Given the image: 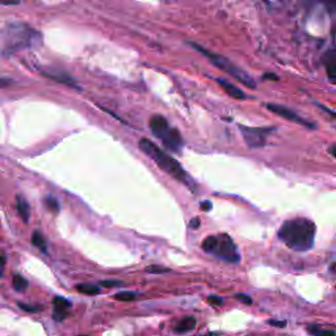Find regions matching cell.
Returning a JSON list of instances; mask_svg holds the SVG:
<instances>
[{
    "label": "cell",
    "mask_w": 336,
    "mask_h": 336,
    "mask_svg": "<svg viewBox=\"0 0 336 336\" xmlns=\"http://www.w3.org/2000/svg\"><path fill=\"white\" fill-rule=\"evenodd\" d=\"M76 290L83 294H87V296H96L100 293V286L92 284H79L76 286Z\"/></svg>",
    "instance_id": "14"
},
{
    "label": "cell",
    "mask_w": 336,
    "mask_h": 336,
    "mask_svg": "<svg viewBox=\"0 0 336 336\" xmlns=\"http://www.w3.org/2000/svg\"><path fill=\"white\" fill-rule=\"evenodd\" d=\"M32 243H33V246L40 248L42 252H46V240L40 231H34L33 235H32Z\"/></svg>",
    "instance_id": "15"
},
{
    "label": "cell",
    "mask_w": 336,
    "mask_h": 336,
    "mask_svg": "<svg viewBox=\"0 0 336 336\" xmlns=\"http://www.w3.org/2000/svg\"><path fill=\"white\" fill-rule=\"evenodd\" d=\"M239 129L250 148L263 147L267 142V137L273 130L272 128H248L242 125L239 126Z\"/></svg>",
    "instance_id": "7"
},
{
    "label": "cell",
    "mask_w": 336,
    "mask_h": 336,
    "mask_svg": "<svg viewBox=\"0 0 336 336\" xmlns=\"http://www.w3.org/2000/svg\"><path fill=\"white\" fill-rule=\"evenodd\" d=\"M201 209H202L203 211H209L211 209V202L210 201H203V202H201Z\"/></svg>",
    "instance_id": "29"
},
{
    "label": "cell",
    "mask_w": 336,
    "mask_h": 336,
    "mask_svg": "<svg viewBox=\"0 0 336 336\" xmlns=\"http://www.w3.org/2000/svg\"><path fill=\"white\" fill-rule=\"evenodd\" d=\"M21 0H0V4L3 5H17Z\"/></svg>",
    "instance_id": "28"
},
{
    "label": "cell",
    "mask_w": 336,
    "mask_h": 336,
    "mask_svg": "<svg viewBox=\"0 0 336 336\" xmlns=\"http://www.w3.org/2000/svg\"><path fill=\"white\" fill-rule=\"evenodd\" d=\"M53 305H54V310H66L71 306L70 301H67L66 298L62 297H56L53 299Z\"/></svg>",
    "instance_id": "17"
},
{
    "label": "cell",
    "mask_w": 336,
    "mask_h": 336,
    "mask_svg": "<svg viewBox=\"0 0 336 336\" xmlns=\"http://www.w3.org/2000/svg\"><path fill=\"white\" fill-rule=\"evenodd\" d=\"M16 207H17V211H19L20 217L24 222L29 221V203L26 202L25 199H22L21 196H17L16 200Z\"/></svg>",
    "instance_id": "12"
},
{
    "label": "cell",
    "mask_w": 336,
    "mask_h": 336,
    "mask_svg": "<svg viewBox=\"0 0 336 336\" xmlns=\"http://www.w3.org/2000/svg\"><path fill=\"white\" fill-rule=\"evenodd\" d=\"M67 311L66 310H54V313H53V318L56 319V321L61 322L63 321V319H66L67 318Z\"/></svg>",
    "instance_id": "24"
},
{
    "label": "cell",
    "mask_w": 336,
    "mask_h": 336,
    "mask_svg": "<svg viewBox=\"0 0 336 336\" xmlns=\"http://www.w3.org/2000/svg\"><path fill=\"white\" fill-rule=\"evenodd\" d=\"M4 267H5V259L3 256H0V277L3 276Z\"/></svg>",
    "instance_id": "31"
},
{
    "label": "cell",
    "mask_w": 336,
    "mask_h": 336,
    "mask_svg": "<svg viewBox=\"0 0 336 336\" xmlns=\"http://www.w3.org/2000/svg\"><path fill=\"white\" fill-rule=\"evenodd\" d=\"M307 331L313 336H336V333L334 330H323L318 325H309Z\"/></svg>",
    "instance_id": "13"
},
{
    "label": "cell",
    "mask_w": 336,
    "mask_h": 336,
    "mask_svg": "<svg viewBox=\"0 0 336 336\" xmlns=\"http://www.w3.org/2000/svg\"><path fill=\"white\" fill-rule=\"evenodd\" d=\"M206 336H217L215 334H210V335H206Z\"/></svg>",
    "instance_id": "36"
},
{
    "label": "cell",
    "mask_w": 336,
    "mask_h": 336,
    "mask_svg": "<svg viewBox=\"0 0 336 336\" xmlns=\"http://www.w3.org/2000/svg\"><path fill=\"white\" fill-rule=\"evenodd\" d=\"M135 293L132 292H120L115 294V299L117 301H122V302H130V301H134L135 299Z\"/></svg>",
    "instance_id": "18"
},
{
    "label": "cell",
    "mask_w": 336,
    "mask_h": 336,
    "mask_svg": "<svg viewBox=\"0 0 336 336\" xmlns=\"http://www.w3.org/2000/svg\"><path fill=\"white\" fill-rule=\"evenodd\" d=\"M193 46V48L196 49L197 52H200L201 54H203V56L206 57L207 60L210 61L214 66H217L219 70L225 71V72H227L229 75H231L233 78H235L237 80H239L240 83H243L244 85H247L248 88H256V83L255 80L250 76V75L246 72V71L243 70V68H240V67H238L237 65H234L231 61H229L226 57H222L219 56V54H215V53L213 52H209V50H206V49H203L202 46H200V45L197 44H191Z\"/></svg>",
    "instance_id": "5"
},
{
    "label": "cell",
    "mask_w": 336,
    "mask_h": 336,
    "mask_svg": "<svg viewBox=\"0 0 336 336\" xmlns=\"http://www.w3.org/2000/svg\"><path fill=\"white\" fill-rule=\"evenodd\" d=\"M314 222L306 218H294L285 221L278 230V238L294 251H307L314 246Z\"/></svg>",
    "instance_id": "1"
},
{
    "label": "cell",
    "mask_w": 336,
    "mask_h": 336,
    "mask_svg": "<svg viewBox=\"0 0 336 336\" xmlns=\"http://www.w3.org/2000/svg\"><path fill=\"white\" fill-rule=\"evenodd\" d=\"M146 272H147V273L160 274V273H166V272H170V269H168V268H166V267L151 266V267H147V268H146Z\"/></svg>",
    "instance_id": "20"
},
{
    "label": "cell",
    "mask_w": 336,
    "mask_h": 336,
    "mask_svg": "<svg viewBox=\"0 0 336 336\" xmlns=\"http://www.w3.org/2000/svg\"><path fill=\"white\" fill-rule=\"evenodd\" d=\"M330 3H333V4H335V5H336V0H333V1H330Z\"/></svg>",
    "instance_id": "35"
},
{
    "label": "cell",
    "mask_w": 336,
    "mask_h": 336,
    "mask_svg": "<svg viewBox=\"0 0 336 336\" xmlns=\"http://www.w3.org/2000/svg\"><path fill=\"white\" fill-rule=\"evenodd\" d=\"M217 83L222 87V89L225 91L229 96H231L233 99H237V100H244L246 99V93L242 91L240 88H238L237 85H234L233 83H230L229 80H226V79H222V78H217Z\"/></svg>",
    "instance_id": "9"
},
{
    "label": "cell",
    "mask_w": 336,
    "mask_h": 336,
    "mask_svg": "<svg viewBox=\"0 0 336 336\" xmlns=\"http://www.w3.org/2000/svg\"><path fill=\"white\" fill-rule=\"evenodd\" d=\"M323 65L327 71V76L331 80H336V50H329L323 56Z\"/></svg>",
    "instance_id": "10"
},
{
    "label": "cell",
    "mask_w": 336,
    "mask_h": 336,
    "mask_svg": "<svg viewBox=\"0 0 336 336\" xmlns=\"http://www.w3.org/2000/svg\"><path fill=\"white\" fill-rule=\"evenodd\" d=\"M122 284H124V282L119 280H104L100 282V285L104 286V288H116V286H120V285Z\"/></svg>",
    "instance_id": "22"
},
{
    "label": "cell",
    "mask_w": 336,
    "mask_h": 336,
    "mask_svg": "<svg viewBox=\"0 0 336 336\" xmlns=\"http://www.w3.org/2000/svg\"><path fill=\"white\" fill-rule=\"evenodd\" d=\"M191 227H192V229H199L200 227V219L199 218H193L192 221H191Z\"/></svg>",
    "instance_id": "30"
},
{
    "label": "cell",
    "mask_w": 336,
    "mask_h": 336,
    "mask_svg": "<svg viewBox=\"0 0 336 336\" xmlns=\"http://www.w3.org/2000/svg\"><path fill=\"white\" fill-rule=\"evenodd\" d=\"M330 154L336 158V146H331V147H330Z\"/></svg>",
    "instance_id": "34"
},
{
    "label": "cell",
    "mask_w": 336,
    "mask_h": 336,
    "mask_svg": "<svg viewBox=\"0 0 336 336\" xmlns=\"http://www.w3.org/2000/svg\"><path fill=\"white\" fill-rule=\"evenodd\" d=\"M20 309H22L24 311H28V313H38V311H42V306H37V305H26V303L19 302Z\"/></svg>",
    "instance_id": "21"
},
{
    "label": "cell",
    "mask_w": 336,
    "mask_h": 336,
    "mask_svg": "<svg viewBox=\"0 0 336 336\" xmlns=\"http://www.w3.org/2000/svg\"><path fill=\"white\" fill-rule=\"evenodd\" d=\"M268 325L282 329V327H285V326H286V322H285V321H276V319H269V321H268Z\"/></svg>",
    "instance_id": "26"
},
{
    "label": "cell",
    "mask_w": 336,
    "mask_h": 336,
    "mask_svg": "<svg viewBox=\"0 0 336 336\" xmlns=\"http://www.w3.org/2000/svg\"><path fill=\"white\" fill-rule=\"evenodd\" d=\"M202 250L209 254H214L225 262L238 263L240 260L239 254L237 252V246L227 234L205 238L202 242Z\"/></svg>",
    "instance_id": "6"
},
{
    "label": "cell",
    "mask_w": 336,
    "mask_h": 336,
    "mask_svg": "<svg viewBox=\"0 0 336 336\" xmlns=\"http://www.w3.org/2000/svg\"><path fill=\"white\" fill-rule=\"evenodd\" d=\"M235 298L238 299V301H240V302H243L244 305H252V298L250 296H247V294H243V293H238V294H235Z\"/></svg>",
    "instance_id": "23"
},
{
    "label": "cell",
    "mask_w": 336,
    "mask_h": 336,
    "mask_svg": "<svg viewBox=\"0 0 336 336\" xmlns=\"http://www.w3.org/2000/svg\"><path fill=\"white\" fill-rule=\"evenodd\" d=\"M207 301L211 303V305H214V306H222L223 305V299L221 298V297H215V296H211L207 298Z\"/></svg>",
    "instance_id": "25"
},
{
    "label": "cell",
    "mask_w": 336,
    "mask_h": 336,
    "mask_svg": "<svg viewBox=\"0 0 336 336\" xmlns=\"http://www.w3.org/2000/svg\"><path fill=\"white\" fill-rule=\"evenodd\" d=\"M150 129L156 138L162 140L164 147L172 152H180L183 150V138L178 130L171 128L168 121L163 116H154L150 120Z\"/></svg>",
    "instance_id": "4"
},
{
    "label": "cell",
    "mask_w": 336,
    "mask_h": 336,
    "mask_svg": "<svg viewBox=\"0 0 336 336\" xmlns=\"http://www.w3.org/2000/svg\"><path fill=\"white\" fill-rule=\"evenodd\" d=\"M263 79H267V80H278V78L274 74H266L263 76Z\"/></svg>",
    "instance_id": "33"
},
{
    "label": "cell",
    "mask_w": 336,
    "mask_h": 336,
    "mask_svg": "<svg viewBox=\"0 0 336 336\" xmlns=\"http://www.w3.org/2000/svg\"><path fill=\"white\" fill-rule=\"evenodd\" d=\"M195 327H196V319L193 317H187L184 319H181L178 325H176L175 331L178 334H187L189 331H192Z\"/></svg>",
    "instance_id": "11"
},
{
    "label": "cell",
    "mask_w": 336,
    "mask_h": 336,
    "mask_svg": "<svg viewBox=\"0 0 336 336\" xmlns=\"http://www.w3.org/2000/svg\"><path fill=\"white\" fill-rule=\"evenodd\" d=\"M45 205L50 209L52 211L57 213V211L60 210V203L57 201L56 199H53V197H46L45 199Z\"/></svg>",
    "instance_id": "19"
},
{
    "label": "cell",
    "mask_w": 336,
    "mask_h": 336,
    "mask_svg": "<svg viewBox=\"0 0 336 336\" xmlns=\"http://www.w3.org/2000/svg\"><path fill=\"white\" fill-rule=\"evenodd\" d=\"M267 108H268L272 113L280 116V117H282V119H286V120H289V121L296 122V124H298V125L306 126V128H310V129H314L315 128L314 124H311V122L302 119L301 116H298L296 112L292 111V109H289V108L282 107V105H278V104H268Z\"/></svg>",
    "instance_id": "8"
},
{
    "label": "cell",
    "mask_w": 336,
    "mask_h": 336,
    "mask_svg": "<svg viewBox=\"0 0 336 336\" xmlns=\"http://www.w3.org/2000/svg\"><path fill=\"white\" fill-rule=\"evenodd\" d=\"M13 288L17 292H24L28 288V281L20 274H16V276H13Z\"/></svg>",
    "instance_id": "16"
},
{
    "label": "cell",
    "mask_w": 336,
    "mask_h": 336,
    "mask_svg": "<svg viewBox=\"0 0 336 336\" xmlns=\"http://www.w3.org/2000/svg\"><path fill=\"white\" fill-rule=\"evenodd\" d=\"M139 148L148 158H151L158 164L160 170L167 172V174L172 176L174 179H176V180L181 181L183 184L192 187V179L189 178L188 174L184 171V168L180 166V163L171 155H168L167 152L162 151L154 142H151L147 138H143V139L139 140Z\"/></svg>",
    "instance_id": "3"
},
{
    "label": "cell",
    "mask_w": 336,
    "mask_h": 336,
    "mask_svg": "<svg viewBox=\"0 0 336 336\" xmlns=\"http://www.w3.org/2000/svg\"><path fill=\"white\" fill-rule=\"evenodd\" d=\"M319 107H321L322 109H323V111L326 112V113H329L330 116H333L334 119H336V113H335V112H333V111H331V109H329V108H327V107H323V105H319Z\"/></svg>",
    "instance_id": "32"
},
{
    "label": "cell",
    "mask_w": 336,
    "mask_h": 336,
    "mask_svg": "<svg viewBox=\"0 0 336 336\" xmlns=\"http://www.w3.org/2000/svg\"><path fill=\"white\" fill-rule=\"evenodd\" d=\"M13 81L11 79L8 78H0V88H4V87H8V85H11Z\"/></svg>",
    "instance_id": "27"
},
{
    "label": "cell",
    "mask_w": 336,
    "mask_h": 336,
    "mask_svg": "<svg viewBox=\"0 0 336 336\" xmlns=\"http://www.w3.org/2000/svg\"><path fill=\"white\" fill-rule=\"evenodd\" d=\"M42 44V36L26 24L13 22L4 28L1 34V53L12 56L25 49L37 48Z\"/></svg>",
    "instance_id": "2"
}]
</instances>
